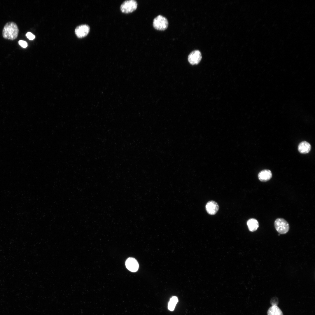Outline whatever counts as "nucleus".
Instances as JSON below:
<instances>
[{
	"label": "nucleus",
	"instance_id": "nucleus-1",
	"mask_svg": "<svg viewBox=\"0 0 315 315\" xmlns=\"http://www.w3.org/2000/svg\"><path fill=\"white\" fill-rule=\"evenodd\" d=\"M19 29L16 24L13 22H9L4 26L2 31V35L5 39L14 40L17 37Z\"/></svg>",
	"mask_w": 315,
	"mask_h": 315
},
{
	"label": "nucleus",
	"instance_id": "nucleus-2",
	"mask_svg": "<svg viewBox=\"0 0 315 315\" xmlns=\"http://www.w3.org/2000/svg\"><path fill=\"white\" fill-rule=\"evenodd\" d=\"M274 226L277 232L280 234L286 233L289 230L288 223L282 218H278L276 219L274 222Z\"/></svg>",
	"mask_w": 315,
	"mask_h": 315
},
{
	"label": "nucleus",
	"instance_id": "nucleus-3",
	"mask_svg": "<svg viewBox=\"0 0 315 315\" xmlns=\"http://www.w3.org/2000/svg\"><path fill=\"white\" fill-rule=\"evenodd\" d=\"M168 22L167 19L161 15H159L154 18L153 22V26L156 29L164 30L167 28Z\"/></svg>",
	"mask_w": 315,
	"mask_h": 315
},
{
	"label": "nucleus",
	"instance_id": "nucleus-4",
	"mask_svg": "<svg viewBox=\"0 0 315 315\" xmlns=\"http://www.w3.org/2000/svg\"><path fill=\"white\" fill-rule=\"evenodd\" d=\"M137 3L134 0H126L121 4L120 9L124 13H128L132 12L137 8Z\"/></svg>",
	"mask_w": 315,
	"mask_h": 315
},
{
	"label": "nucleus",
	"instance_id": "nucleus-5",
	"mask_svg": "<svg viewBox=\"0 0 315 315\" xmlns=\"http://www.w3.org/2000/svg\"><path fill=\"white\" fill-rule=\"evenodd\" d=\"M202 56L200 52L198 50L192 51L188 57V60L192 65L197 64L200 61Z\"/></svg>",
	"mask_w": 315,
	"mask_h": 315
},
{
	"label": "nucleus",
	"instance_id": "nucleus-6",
	"mask_svg": "<svg viewBox=\"0 0 315 315\" xmlns=\"http://www.w3.org/2000/svg\"><path fill=\"white\" fill-rule=\"evenodd\" d=\"M89 26L86 24H82L77 26L75 29V33L79 38H82L86 36L90 31Z\"/></svg>",
	"mask_w": 315,
	"mask_h": 315
},
{
	"label": "nucleus",
	"instance_id": "nucleus-7",
	"mask_svg": "<svg viewBox=\"0 0 315 315\" xmlns=\"http://www.w3.org/2000/svg\"><path fill=\"white\" fill-rule=\"evenodd\" d=\"M205 208L207 213L211 215L215 214L219 209L218 204L215 201L211 200L208 201L205 206Z\"/></svg>",
	"mask_w": 315,
	"mask_h": 315
},
{
	"label": "nucleus",
	"instance_id": "nucleus-8",
	"mask_svg": "<svg viewBox=\"0 0 315 315\" xmlns=\"http://www.w3.org/2000/svg\"><path fill=\"white\" fill-rule=\"evenodd\" d=\"M125 265L127 268L132 272L137 271L139 268V265L137 261L135 258L130 257L126 260Z\"/></svg>",
	"mask_w": 315,
	"mask_h": 315
},
{
	"label": "nucleus",
	"instance_id": "nucleus-9",
	"mask_svg": "<svg viewBox=\"0 0 315 315\" xmlns=\"http://www.w3.org/2000/svg\"><path fill=\"white\" fill-rule=\"evenodd\" d=\"M271 172L268 169H264L261 171L258 174L259 179L262 182H266L272 178Z\"/></svg>",
	"mask_w": 315,
	"mask_h": 315
},
{
	"label": "nucleus",
	"instance_id": "nucleus-10",
	"mask_svg": "<svg viewBox=\"0 0 315 315\" xmlns=\"http://www.w3.org/2000/svg\"><path fill=\"white\" fill-rule=\"evenodd\" d=\"M311 149V146L310 144L305 141L301 142L299 144L298 147V151L302 154H306L308 153Z\"/></svg>",
	"mask_w": 315,
	"mask_h": 315
},
{
	"label": "nucleus",
	"instance_id": "nucleus-11",
	"mask_svg": "<svg viewBox=\"0 0 315 315\" xmlns=\"http://www.w3.org/2000/svg\"><path fill=\"white\" fill-rule=\"evenodd\" d=\"M249 230L252 232L257 230L259 226L258 221L255 218H251L248 220L247 223Z\"/></svg>",
	"mask_w": 315,
	"mask_h": 315
},
{
	"label": "nucleus",
	"instance_id": "nucleus-12",
	"mask_svg": "<svg viewBox=\"0 0 315 315\" xmlns=\"http://www.w3.org/2000/svg\"><path fill=\"white\" fill-rule=\"evenodd\" d=\"M267 315H284L283 312L277 305H272L268 310Z\"/></svg>",
	"mask_w": 315,
	"mask_h": 315
},
{
	"label": "nucleus",
	"instance_id": "nucleus-13",
	"mask_svg": "<svg viewBox=\"0 0 315 315\" xmlns=\"http://www.w3.org/2000/svg\"><path fill=\"white\" fill-rule=\"evenodd\" d=\"M178 302V299L176 296L172 297L170 299L168 304V308L170 311L174 310L176 304Z\"/></svg>",
	"mask_w": 315,
	"mask_h": 315
},
{
	"label": "nucleus",
	"instance_id": "nucleus-14",
	"mask_svg": "<svg viewBox=\"0 0 315 315\" xmlns=\"http://www.w3.org/2000/svg\"><path fill=\"white\" fill-rule=\"evenodd\" d=\"M26 36L30 40H33L35 38V36L30 32H27L26 34Z\"/></svg>",
	"mask_w": 315,
	"mask_h": 315
},
{
	"label": "nucleus",
	"instance_id": "nucleus-15",
	"mask_svg": "<svg viewBox=\"0 0 315 315\" xmlns=\"http://www.w3.org/2000/svg\"><path fill=\"white\" fill-rule=\"evenodd\" d=\"M19 44L22 48H26L27 46V43L25 41L20 40L18 41Z\"/></svg>",
	"mask_w": 315,
	"mask_h": 315
}]
</instances>
